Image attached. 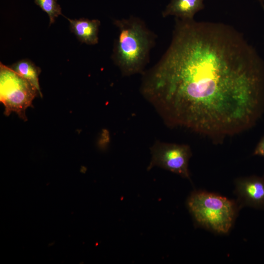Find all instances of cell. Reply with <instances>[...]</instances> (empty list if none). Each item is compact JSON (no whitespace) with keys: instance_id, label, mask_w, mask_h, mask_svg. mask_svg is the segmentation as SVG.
<instances>
[{"instance_id":"obj_1","label":"cell","mask_w":264,"mask_h":264,"mask_svg":"<svg viewBox=\"0 0 264 264\" xmlns=\"http://www.w3.org/2000/svg\"><path fill=\"white\" fill-rule=\"evenodd\" d=\"M142 74L141 93L168 126L215 140L252 128L264 110V62L224 23L176 18L169 47Z\"/></svg>"},{"instance_id":"obj_2","label":"cell","mask_w":264,"mask_h":264,"mask_svg":"<svg viewBox=\"0 0 264 264\" xmlns=\"http://www.w3.org/2000/svg\"><path fill=\"white\" fill-rule=\"evenodd\" d=\"M113 23L118 34L113 45V62L124 76L142 74L155 44V34L135 16L115 19Z\"/></svg>"},{"instance_id":"obj_3","label":"cell","mask_w":264,"mask_h":264,"mask_svg":"<svg viewBox=\"0 0 264 264\" xmlns=\"http://www.w3.org/2000/svg\"><path fill=\"white\" fill-rule=\"evenodd\" d=\"M187 205L196 222L203 227L225 234L232 226L235 206L224 197L207 192H195L188 198Z\"/></svg>"},{"instance_id":"obj_4","label":"cell","mask_w":264,"mask_h":264,"mask_svg":"<svg viewBox=\"0 0 264 264\" xmlns=\"http://www.w3.org/2000/svg\"><path fill=\"white\" fill-rule=\"evenodd\" d=\"M38 94V90L28 81L11 67L0 63V101L4 106L5 115L14 112L26 121V110L32 106Z\"/></svg>"},{"instance_id":"obj_5","label":"cell","mask_w":264,"mask_h":264,"mask_svg":"<svg viewBox=\"0 0 264 264\" xmlns=\"http://www.w3.org/2000/svg\"><path fill=\"white\" fill-rule=\"evenodd\" d=\"M151 153L148 170L157 166L189 179L188 162L192 153L188 145L157 141L151 147Z\"/></svg>"},{"instance_id":"obj_6","label":"cell","mask_w":264,"mask_h":264,"mask_svg":"<svg viewBox=\"0 0 264 264\" xmlns=\"http://www.w3.org/2000/svg\"><path fill=\"white\" fill-rule=\"evenodd\" d=\"M237 192L243 202L255 208L264 207V178L256 176L242 178L236 182Z\"/></svg>"},{"instance_id":"obj_7","label":"cell","mask_w":264,"mask_h":264,"mask_svg":"<svg viewBox=\"0 0 264 264\" xmlns=\"http://www.w3.org/2000/svg\"><path fill=\"white\" fill-rule=\"evenodd\" d=\"M70 29L78 40L88 45H94L98 42V31L100 21L97 19L86 18L70 19Z\"/></svg>"},{"instance_id":"obj_8","label":"cell","mask_w":264,"mask_h":264,"mask_svg":"<svg viewBox=\"0 0 264 264\" xmlns=\"http://www.w3.org/2000/svg\"><path fill=\"white\" fill-rule=\"evenodd\" d=\"M204 0H171L162 12L165 18L175 16L176 18L193 20L195 15L204 7Z\"/></svg>"},{"instance_id":"obj_9","label":"cell","mask_w":264,"mask_h":264,"mask_svg":"<svg viewBox=\"0 0 264 264\" xmlns=\"http://www.w3.org/2000/svg\"><path fill=\"white\" fill-rule=\"evenodd\" d=\"M11 68L18 74L31 83L38 90L40 95L42 96L39 82V75L41 72L40 67L30 60H20L11 66Z\"/></svg>"},{"instance_id":"obj_10","label":"cell","mask_w":264,"mask_h":264,"mask_svg":"<svg viewBox=\"0 0 264 264\" xmlns=\"http://www.w3.org/2000/svg\"><path fill=\"white\" fill-rule=\"evenodd\" d=\"M34 2L48 15L49 25L54 22L56 18L62 14L61 7L57 0H34Z\"/></svg>"},{"instance_id":"obj_11","label":"cell","mask_w":264,"mask_h":264,"mask_svg":"<svg viewBox=\"0 0 264 264\" xmlns=\"http://www.w3.org/2000/svg\"><path fill=\"white\" fill-rule=\"evenodd\" d=\"M253 154L264 157V136L262 138L256 147Z\"/></svg>"},{"instance_id":"obj_12","label":"cell","mask_w":264,"mask_h":264,"mask_svg":"<svg viewBox=\"0 0 264 264\" xmlns=\"http://www.w3.org/2000/svg\"><path fill=\"white\" fill-rule=\"evenodd\" d=\"M259 2L260 3L261 5H262V8L264 10V3L263 2V0H258Z\"/></svg>"},{"instance_id":"obj_13","label":"cell","mask_w":264,"mask_h":264,"mask_svg":"<svg viewBox=\"0 0 264 264\" xmlns=\"http://www.w3.org/2000/svg\"><path fill=\"white\" fill-rule=\"evenodd\" d=\"M263 2H264V0H263Z\"/></svg>"}]
</instances>
